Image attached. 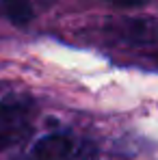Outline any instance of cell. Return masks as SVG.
<instances>
[{
	"mask_svg": "<svg viewBox=\"0 0 158 160\" xmlns=\"http://www.w3.org/2000/svg\"><path fill=\"white\" fill-rule=\"evenodd\" d=\"M56 0H0V18L15 26H26L37 15L48 11Z\"/></svg>",
	"mask_w": 158,
	"mask_h": 160,
	"instance_id": "3957f363",
	"label": "cell"
},
{
	"mask_svg": "<svg viewBox=\"0 0 158 160\" xmlns=\"http://www.w3.org/2000/svg\"><path fill=\"white\" fill-rule=\"evenodd\" d=\"M35 117V102L22 95L11 93L0 100V152L13 147L28 134Z\"/></svg>",
	"mask_w": 158,
	"mask_h": 160,
	"instance_id": "6da1fadb",
	"label": "cell"
},
{
	"mask_svg": "<svg viewBox=\"0 0 158 160\" xmlns=\"http://www.w3.org/2000/svg\"><path fill=\"white\" fill-rule=\"evenodd\" d=\"M74 152V143L67 134L52 132L41 136L28 152L26 160H69Z\"/></svg>",
	"mask_w": 158,
	"mask_h": 160,
	"instance_id": "277c9868",
	"label": "cell"
},
{
	"mask_svg": "<svg viewBox=\"0 0 158 160\" xmlns=\"http://www.w3.org/2000/svg\"><path fill=\"white\" fill-rule=\"evenodd\" d=\"M108 35L124 46H156L158 43V18L154 15H134L119 18L108 24Z\"/></svg>",
	"mask_w": 158,
	"mask_h": 160,
	"instance_id": "7a4b0ae2",
	"label": "cell"
},
{
	"mask_svg": "<svg viewBox=\"0 0 158 160\" xmlns=\"http://www.w3.org/2000/svg\"><path fill=\"white\" fill-rule=\"evenodd\" d=\"M69 160H100V154H98V147L93 143H82L78 149L72 152Z\"/></svg>",
	"mask_w": 158,
	"mask_h": 160,
	"instance_id": "5b68a950",
	"label": "cell"
},
{
	"mask_svg": "<svg viewBox=\"0 0 158 160\" xmlns=\"http://www.w3.org/2000/svg\"><path fill=\"white\" fill-rule=\"evenodd\" d=\"M110 2L113 7H119V9H139V7H145L150 0H106Z\"/></svg>",
	"mask_w": 158,
	"mask_h": 160,
	"instance_id": "8992f818",
	"label": "cell"
}]
</instances>
